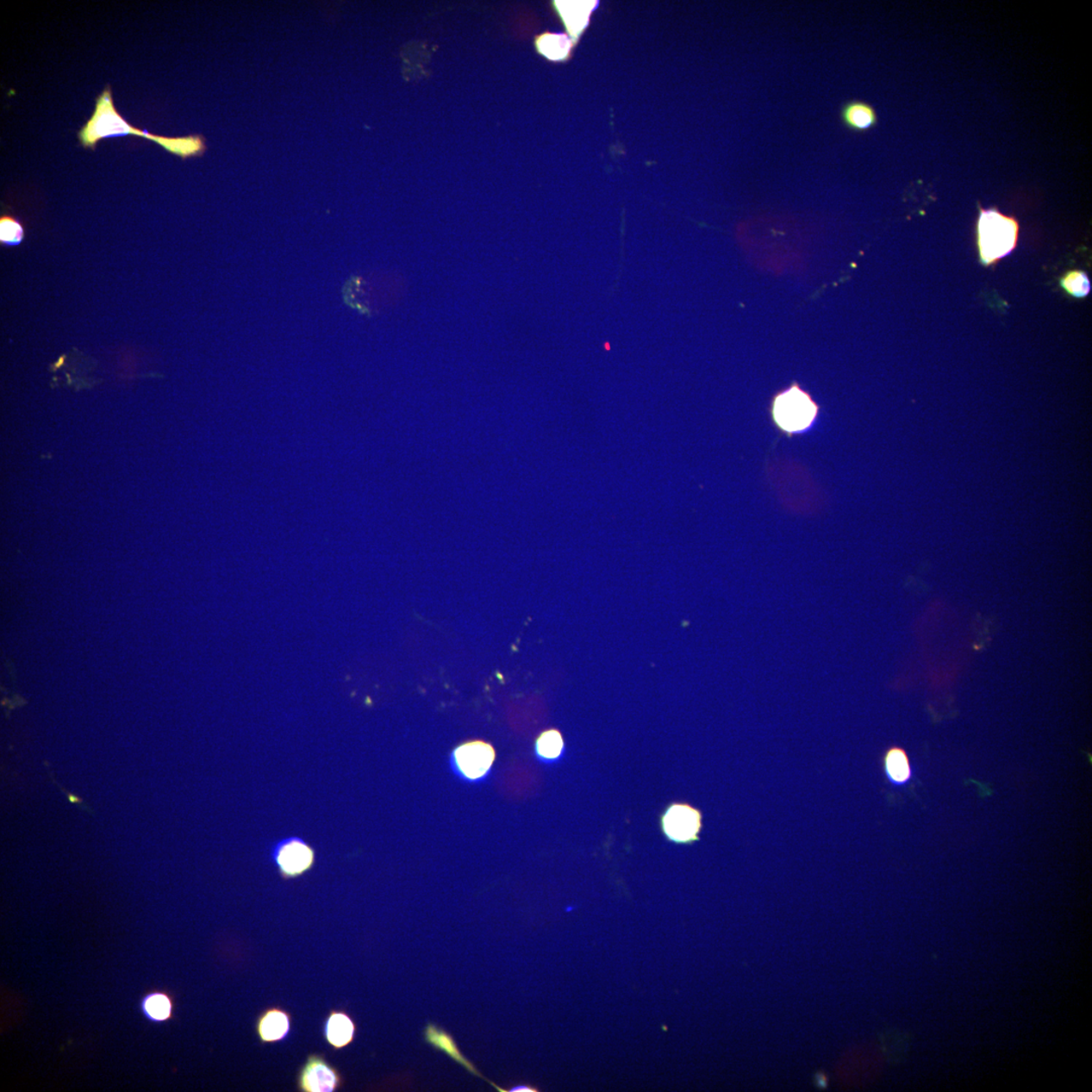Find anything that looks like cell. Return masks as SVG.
Wrapping results in <instances>:
<instances>
[{
    "instance_id": "1",
    "label": "cell",
    "mask_w": 1092,
    "mask_h": 1092,
    "mask_svg": "<svg viewBox=\"0 0 1092 1092\" xmlns=\"http://www.w3.org/2000/svg\"><path fill=\"white\" fill-rule=\"evenodd\" d=\"M133 135L142 137L155 142L169 153L180 157L181 159H197L208 149L206 138L201 134H195L178 138H167L152 135L145 130H139L128 124L116 110L112 95V89L108 85L99 96L96 103V109L91 118L79 131L78 139L84 148L96 149L102 139Z\"/></svg>"
},
{
    "instance_id": "2",
    "label": "cell",
    "mask_w": 1092,
    "mask_h": 1092,
    "mask_svg": "<svg viewBox=\"0 0 1092 1092\" xmlns=\"http://www.w3.org/2000/svg\"><path fill=\"white\" fill-rule=\"evenodd\" d=\"M977 230L980 259L985 266L997 264L1017 247L1019 221L996 208H979Z\"/></svg>"
},
{
    "instance_id": "3",
    "label": "cell",
    "mask_w": 1092,
    "mask_h": 1092,
    "mask_svg": "<svg viewBox=\"0 0 1092 1092\" xmlns=\"http://www.w3.org/2000/svg\"><path fill=\"white\" fill-rule=\"evenodd\" d=\"M820 408L810 395L793 384L790 389L775 396L772 405L773 421L784 434H802L811 428Z\"/></svg>"
},
{
    "instance_id": "4",
    "label": "cell",
    "mask_w": 1092,
    "mask_h": 1092,
    "mask_svg": "<svg viewBox=\"0 0 1092 1092\" xmlns=\"http://www.w3.org/2000/svg\"><path fill=\"white\" fill-rule=\"evenodd\" d=\"M662 831L671 842L691 845L697 842L703 827L701 811L688 803H671L662 815Z\"/></svg>"
},
{
    "instance_id": "5",
    "label": "cell",
    "mask_w": 1092,
    "mask_h": 1092,
    "mask_svg": "<svg viewBox=\"0 0 1092 1092\" xmlns=\"http://www.w3.org/2000/svg\"><path fill=\"white\" fill-rule=\"evenodd\" d=\"M272 858L284 878H296L311 869L315 852L299 838H289L274 845Z\"/></svg>"
},
{
    "instance_id": "6",
    "label": "cell",
    "mask_w": 1092,
    "mask_h": 1092,
    "mask_svg": "<svg viewBox=\"0 0 1092 1092\" xmlns=\"http://www.w3.org/2000/svg\"><path fill=\"white\" fill-rule=\"evenodd\" d=\"M453 758L465 778L477 780L486 776L492 767L495 751L492 746L483 740H472L459 746L454 751Z\"/></svg>"
},
{
    "instance_id": "7",
    "label": "cell",
    "mask_w": 1092,
    "mask_h": 1092,
    "mask_svg": "<svg viewBox=\"0 0 1092 1092\" xmlns=\"http://www.w3.org/2000/svg\"><path fill=\"white\" fill-rule=\"evenodd\" d=\"M340 1074L322 1057L312 1055L303 1067L299 1086L306 1092H332L340 1089Z\"/></svg>"
},
{
    "instance_id": "8",
    "label": "cell",
    "mask_w": 1092,
    "mask_h": 1092,
    "mask_svg": "<svg viewBox=\"0 0 1092 1092\" xmlns=\"http://www.w3.org/2000/svg\"><path fill=\"white\" fill-rule=\"evenodd\" d=\"M424 1039H425V1042L430 1045V1046L434 1047V1049L438 1051H441V1052L446 1054L449 1057V1058L452 1059L453 1061L457 1062L458 1064L465 1068V1070L469 1071L470 1073H471L472 1076L486 1080L487 1083L494 1086V1088L497 1089L498 1091H501V1092L507 1091L503 1089L499 1088V1086L496 1085L494 1083L490 1082L489 1079L484 1077L483 1074L477 1070L476 1066L472 1064V1063L469 1059L465 1058V1056L460 1052L458 1044L455 1043L454 1039L451 1035V1033H447L445 1030L440 1029V1026H437L434 1024L430 1023L425 1027Z\"/></svg>"
},
{
    "instance_id": "9",
    "label": "cell",
    "mask_w": 1092,
    "mask_h": 1092,
    "mask_svg": "<svg viewBox=\"0 0 1092 1092\" xmlns=\"http://www.w3.org/2000/svg\"><path fill=\"white\" fill-rule=\"evenodd\" d=\"M256 1027L262 1042L282 1041L287 1038L290 1030V1014L277 1008L267 1009L257 1021Z\"/></svg>"
},
{
    "instance_id": "10",
    "label": "cell",
    "mask_w": 1092,
    "mask_h": 1092,
    "mask_svg": "<svg viewBox=\"0 0 1092 1092\" xmlns=\"http://www.w3.org/2000/svg\"><path fill=\"white\" fill-rule=\"evenodd\" d=\"M883 767L887 780L895 787L907 786L913 779L914 771L908 755L902 747L893 746L886 752Z\"/></svg>"
},
{
    "instance_id": "11",
    "label": "cell",
    "mask_w": 1092,
    "mask_h": 1092,
    "mask_svg": "<svg viewBox=\"0 0 1092 1092\" xmlns=\"http://www.w3.org/2000/svg\"><path fill=\"white\" fill-rule=\"evenodd\" d=\"M596 2H557L556 7L571 36L577 38L585 30Z\"/></svg>"
},
{
    "instance_id": "12",
    "label": "cell",
    "mask_w": 1092,
    "mask_h": 1092,
    "mask_svg": "<svg viewBox=\"0 0 1092 1092\" xmlns=\"http://www.w3.org/2000/svg\"><path fill=\"white\" fill-rule=\"evenodd\" d=\"M356 1026L349 1015L342 1012H333L326 1021L325 1037L333 1048H346L353 1042Z\"/></svg>"
},
{
    "instance_id": "13",
    "label": "cell",
    "mask_w": 1092,
    "mask_h": 1092,
    "mask_svg": "<svg viewBox=\"0 0 1092 1092\" xmlns=\"http://www.w3.org/2000/svg\"><path fill=\"white\" fill-rule=\"evenodd\" d=\"M842 120L845 126L851 130L863 132L877 125L878 115L869 103L852 101L845 104L842 109Z\"/></svg>"
},
{
    "instance_id": "14",
    "label": "cell",
    "mask_w": 1092,
    "mask_h": 1092,
    "mask_svg": "<svg viewBox=\"0 0 1092 1092\" xmlns=\"http://www.w3.org/2000/svg\"><path fill=\"white\" fill-rule=\"evenodd\" d=\"M537 49L552 61L565 60L568 58L571 42L565 34H545L536 40Z\"/></svg>"
},
{
    "instance_id": "15",
    "label": "cell",
    "mask_w": 1092,
    "mask_h": 1092,
    "mask_svg": "<svg viewBox=\"0 0 1092 1092\" xmlns=\"http://www.w3.org/2000/svg\"><path fill=\"white\" fill-rule=\"evenodd\" d=\"M564 750V738L558 729H547L536 739L535 751L542 760L556 761L563 755Z\"/></svg>"
},
{
    "instance_id": "16",
    "label": "cell",
    "mask_w": 1092,
    "mask_h": 1092,
    "mask_svg": "<svg viewBox=\"0 0 1092 1092\" xmlns=\"http://www.w3.org/2000/svg\"><path fill=\"white\" fill-rule=\"evenodd\" d=\"M1061 287L1064 289L1068 294L1076 297V299H1084L1091 291V282L1088 273L1083 271H1071L1067 272L1061 279Z\"/></svg>"
},
{
    "instance_id": "17",
    "label": "cell",
    "mask_w": 1092,
    "mask_h": 1092,
    "mask_svg": "<svg viewBox=\"0 0 1092 1092\" xmlns=\"http://www.w3.org/2000/svg\"><path fill=\"white\" fill-rule=\"evenodd\" d=\"M143 1007L146 1014L154 1020H165L172 1014V1004L165 995L155 994L148 996Z\"/></svg>"
},
{
    "instance_id": "18",
    "label": "cell",
    "mask_w": 1092,
    "mask_h": 1092,
    "mask_svg": "<svg viewBox=\"0 0 1092 1092\" xmlns=\"http://www.w3.org/2000/svg\"><path fill=\"white\" fill-rule=\"evenodd\" d=\"M23 238L22 225L14 218L4 215L0 221V240L9 246L20 244Z\"/></svg>"
},
{
    "instance_id": "19",
    "label": "cell",
    "mask_w": 1092,
    "mask_h": 1092,
    "mask_svg": "<svg viewBox=\"0 0 1092 1092\" xmlns=\"http://www.w3.org/2000/svg\"><path fill=\"white\" fill-rule=\"evenodd\" d=\"M45 766H46L47 768H48V774H49V776H50V778H51L52 782H54V784H55L58 788H59V789H60V790H61L64 794H66V796L67 797V799L69 800V802H72V803H73V804H76V805H78V806H79V808H80L81 809H84V811H86V813H89V814H95V811H92V810L89 808V806H87V805L84 802V800H83V799L79 798L78 796H74V794H72V793H70V792L66 791V789H64V788H63L60 784H58V783H57V782H56V780H55V777H54L53 773H52V771H51V769H50V767H49L48 762L45 761Z\"/></svg>"
},
{
    "instance_id": "20",
    "label": "cell",
    "mask_w": 1092,
    "mask_h": 1092,
    "mask_svg": "<svg viewBox=\"0 0 1092 1092\" xmlns=\"http://www.w3.org/2000/svg\"><path fill=\"white\" fill-rule=\"evenodd\" d=\"M508 1091L509 1092H533V1091H536V1089L530 1088V1086H527V1085H518V1086H515V1088H513L512 1089L508 1090Z\"/></svg>"
}]
</instances>
